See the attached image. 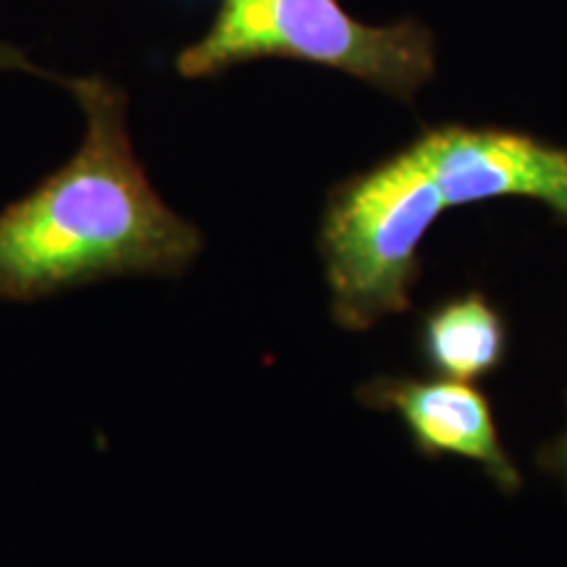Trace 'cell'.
Masks as SVG:
<instances>
[{
	"label": "cell",
	"instance_id": "7",
	"mask_svg": "<svg viewBox=\"0 0 567 567\" xmlns=\"http://www.w3.org/2000/svg\"><path fill=\"white\" fill-rule=\"evenodd\" d=\"M538 465H542L544 471H549L551 476L563 481L567 488V425L555 442L542 446V452H538Z\"/></svg>",
	"mask_w": 567,
	"mask_h": 567
},
{
	"label": "cell",
	"instance_id": "1",
	"mask_svg": "<svg viewBox=\"0 0 567 567\" xmlns=\"http://www.w3.org/2000/svg\"><path fill=\"white\" fill-rule=\"evenodd\" d=\"M61 82L80 105L84 137L63 166L0 210V300L182 276L203 234L163 200L134 153L126 92L97 74Z\"/></svg>",
	"mask_w": 567,
	"mask_h": 567
},
{
	"label": "cell",
	"instance_id": "5",
	"mask_svg": "<svg viewBox=\"0 0 567 567\" xmlns=\"http://www.w3.org/2000/svg\"><path fill=\"white\" fill-rule=\"evenodd\" d=\"M358 400L365 408L400 415L425 457L471 460L507 494L523 486L520 471L502 444L488 396L467 381L379 375L358 389Z\"/></svg>",
	"mask_w": 567,
	"mask_h": 567
},
{
	"label": "cell",
	"instance_id": "6",
	"mask_svg": "<svg viewBox=\"0 0 567 567\" xmlns=\"http://www.w3.org/2000/svg\"><path fill=\"white\" fill-rule=\"evenodd\" d=\"M417 342L431 371L473 384L505 363L509 334L505 316L486 295L465 292L423 316Z\"/></svg>",
	"mask_w": 567,
	"mask_h": 567
},
{
	"label": "cell",
	"instance_id": "2",
	"mask_svg": "<svg viewBox=\"0 0 567 567\" xmlns=\"http://www.w3.org/2000/svg\"><path fill=\"white\" fill-rule=\"evenodd\" d=\"M444 210L415 142L331 189L318 252L337 326L368 331L405 313L421 276V245Z\"/></svg>",
	"mask_w": 567,
	"mask_h": 567
},
{
	"label": "cell",
	"instance_id": "3",
	"mask_svg": "<svg viewBox=\"0 0 567 567\" xmlns=\"http://www.w3.org/2000/svg\"><path fill=\"white\" fill-rule=\"evenodd\" d=\"M264 59L342 71L405 103L436 71L423 24H365L339 0H221L208 32L184 45L174 66L184 80H208Z\"/></svg>",
	"mask_w": 567,
	"mask_h": 567
},
{
	"label": "cell",
	"instance_id": "8",
	"mask_svg": "<svg viewBox=\"0 0 567 567\" xmlns=\"http://www.w3.org/2000/svg\"><path fill=\"white\" fill-rule=\"evenodd\" d=\"M9 71H24V74H34V76H51L42 69L34 66L30 55L21 51V48L0 40V74H9Z\"/></svg>",
	"mask_w": 567,
	"mask_h": 567
},
{
	"label": "cell",
	"instance_id": "4",
	"mask_svg": "<svg viewBox=\"0 0 567 567\" xmlns=\"http://www.w3.org/2000/svg\"><path fill=\"white\" fill-rule=\"evenodd\" d=\"M446 208L528 197L567 224V147L494 126H436L415 140Z\"/></svg>",
	"mask_w": 567,
	"mask_h": 567
}]
</instances>
